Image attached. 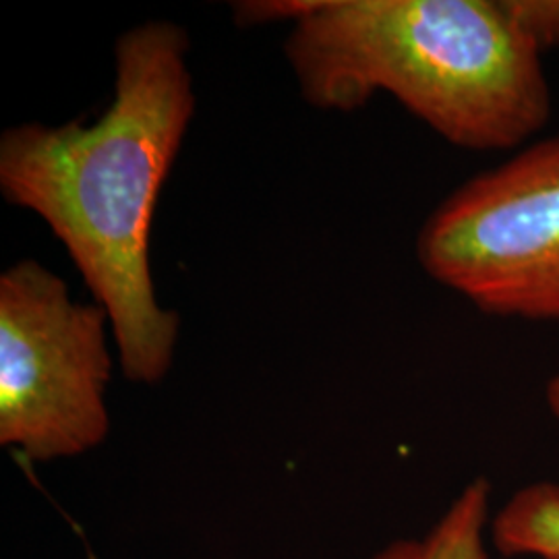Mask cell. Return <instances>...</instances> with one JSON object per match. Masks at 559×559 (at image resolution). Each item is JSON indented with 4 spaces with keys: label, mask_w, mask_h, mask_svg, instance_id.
<instances>
[{
    "label": "cell",
    "mask_w": 559,
    "mask_h": 559,
    "mask_svg": "<svg viewBox=\"0 0 559 559\" xmlns=\"http://www.w3.org/2000/svg\"><path fill=\"white\" fill-rule=\"evenodd\" d=\"M189 38L150 21L117 41L115 98L92 124L27 122L0 138V191L38 214L104 307L122 373L170 371L179 316L156 299L150 228L164 180L195 112Z\"/></svg>",
    "instance_id": "cell-1"
},
{
    "label": "cell",
    "mask_w": 559,
    "mask_h": 559,
    "mask_svg": "<svg viewBox=\"0 0 559 559\" xmlns=\"http://www.w3.org/2000/svg\"><path fill=\"white\" fill-rule=\"evenodd\" d=\"M489 493L487 480H473L423 539L394 540L373 559H487Z\"/></svg>",
    "instance_id": "cell-5"
},
{
    "label": "cell",
    "mask_w": 559,
    "mask_h": 559,
    "mask_svg": "<svg viewBox=\"0 0 559 559\" xmlns=\"http://www.w3.org/2000/svg\"><path fill=\"white\" fill-rule=\"evenodd\" d=\"M491 537L506 558L559 559V485L539 483L519 491L493 519Z\"/></svg>",
    "instance_id": "cell-6"
},
{
    "label": "cell",
    "mask_w": 559,
    "mask_h": 559,
    "mask_svg": "<svg viewBox=\"0 0 559 559\" xmlns=\"http://www.w3.org/2000/svg\"><path fill=\"white\" fill-rule=\"evenodd\" d=\"M104 307L71 299L34 260L0 276V443L32 462L75 459L108 438L112 371Z\"/></svg>",
    "instance_id": "cell-3"
},
{
    "label": "cell",
    "mask_w": 559,
    "mask_h": 559,
    "mask_svg": "<svg viewBox=\"0 0 559 559\" xmlns=\"http://www.w3.org/2000/svg\"><path fill=\"white\" fill-rule=\"evenodd\" d=\"M417 255L487 316L559 323V133L460 185L423 224Z\"/></svg>",
    "instance_id": "cell-4"
},
{
    "label": "cell",
    "mask_w": 559,
    "mask_h": 559,
    "mask_svg": "<svg viewBox=\"0 0 559 559\" xmlns=\"http://www.w3.org/2000/svg\"><path fill=\"white\" fill-rule=\"evenodd\" d=\"M235 13L242 25L293 21L288 60L321 110L350 112L383 92L473 152L520 150L551 117L543 55L506 0H270Z\"/></svg>",
    "instance_id": "cell-2"
},
{
    "label": "cell",
    "mask_w": 559,
    "mask_h": 559,
    "mask_svg": "<svg viewBox=\"0 0 559 559\" xmlns=\"http://www.w3.org/2000/svg\"><path fill=\"white\" fill-rule=\"evenodd\" d=\"M545 396H547L549 411H551L554 417L559 420V373H556V376L549 380V383H547Z\"/></svg>",
    "instance_id": "cell-8"
},
{
    "label": "cell",
    "mask_w": 559,
    "mask_h": 559,
    "mask_svg": "<svg viewBox=\"0 0 559 559\" xmlns=\"http://www.w3.org/2000/svg\"><path fill=\"white\" fill-rule=\"evenodd\" d=\"M520 34L545 57L559 48V0H506Z\"/></svg>",
    "instance_id": "cell-7"
}]
</instances>
